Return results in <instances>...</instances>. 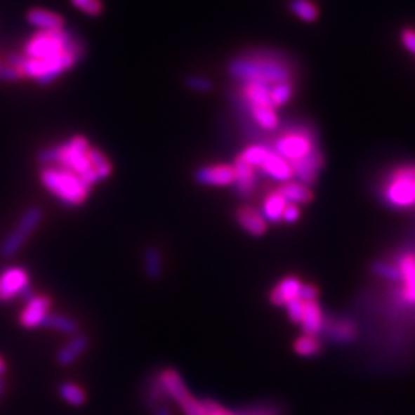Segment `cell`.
<instances>
[{
  "mask_svg": "<svg viewBox=\"0 0 415 415\" xmlns=\"http://www.w3.org/2000/svg\"><path fill=\"white\" fill-rule=\"evenodd\" d=\"M27 20L40 31L65 29V20L60 14L42 10V8H32V10H29L27 14Z\"/></svg>",
  "mask_w": 415,
  "mask_h": 415,
  "instance_id": "20",
  "label": "cell"
},
{
  "mask_svg": "<svg viewBox=\"0 0 415 415\" xmlns=\"http://www.w3.org/2000/svg\"><path fill=\"white\" fill-rule=\"evenodd\" d=\"M230 74L243 84L262 82L275 85L279 82H292V71L286 62L268 54L235 59L230 63Z\"/></svg>",
  "mask_w": 415,
  "mask_h": 415,
  "instance_id": "2",
  "label": "cell"
},
{
  "mask_svg": "<svg viewBox=\"0 0 415 415\" xmlns=\"http://www.w3.org/2000/svg\"><path fill=\"white\" fill-rule=\"evenodd\" d=\"M235 222L239 223L243 231L254 235V237H260L268 230V222L262 216L260 211L252 206H240L235 211Z\"/></svg>",
  "mask_w": 415,
  "mask_h": 415,
  "instance_id": "16",
  "label": "cell"
},
{
  "mask_svg": "<svg viewBox=\"0 0 415 415\" xmlns=\"http://www.w3.org/2000/svg\"><path fill=\"white\" fill-rule=\"evenodd\" d=\"M71 4L74 5L77 10L88 15H93V18L100 15V13L103 11V5L100 0H71Z\"/></svg>",
  "mask_w": 415,
  "mask_h": 415,
  "instance_id": "34",
  "label": "cell"
},
{
  "mask_svg": "<svg viewBox=\"0 0 415 415\" xmlns=\"http://www.w3.org/2000/svg\"><path fill=\"white\" fill-rule=\"evenodd\" d=\"M5 390H6L5 381H4V380H0V400H2V397H4V394H5Z\"/></svg>",
  "mask_w": 415,
  "mask_h": 415,
  "instance_id": "46",
  "label": "cell"
},
{
  "mask_svg": "<svg viewBox=\"0 0 415 415\" xmlns=\"http://www.w3.org/2000/svg\"><path fill=\"white\" fill-rule=\"evenodd\" d=\"M271 151V146L270 145H265V143H252L249 146H246L245 150L242 151L240 157L249 164L252 168H260L263 164V160L266 159L268 154Z\"/></svg>",
  "mask_w": 415,
  "mask_h": 415,
  "instance_id": "29",
  "label": "cell"
},
{
  "mask_svg": "<svg viewBox=\"0 0 415 415\" xmlns=\"http://www.w3.org/2000/svg\"><path fill=\"white\" fill-rule=\"evenodd\" d=\"M292 171H294V177L298 178L300 183L306 186H311L317 182V177H319L320 171L323 168V154L320 148H315L311 154L302 160L292 164Z\"/></svg>",
  "mask_w": 415,
  "mask_h": 415,
  "instance_id": "13",
  "label": "cell"
},
{
  "mask_svg": "<svg viewBox=\"0 0 415 415\" xmlns=\"http://www.w3.org/2000/svg\"><path fill=\"white\" fill-rule=\"evenodd\" d=\"M286 200H284L279 192H270L263 200V206H262V216L265 217L266 222L271 223H279L282 222L283 217V211L286 208Z\"/></svg>",
  "mask_w": 415,
  "mask_h": 415,
  "instance_id": "24",
  "label": "cell"
},
{
  "mask_svg": "<svg viewBox=\"0 0 415 415\" xmlns=\"http://www.w3.org/2000/svg\"><path fill=\"white\" fill-rule=\"evenodd\" d=\"M159 377L169 400H173L182 409L183 415H208L205 404L197 397H194L186 388L180 372L168 368L159 372Z\"/></svg>",
  "mask_w": 415,
  "mask_h": 415,
  "instance_id": "7",
  "label": "cell"
},
{
  "mask_svg": "<svg viewBox=\"0 0 415 415\" xmlns=\"http://www.w3.org/2000/svg\"><path fill=\"white\" fill-rule=\"evenodd\" d=\"M402 297H403L404 302L415 305V284H412V286H404L403 292H402Z\"/></svg>",
  "mask_w": 415,
  "mask_h": 415,
  "instance_id": "41",
  "label": "cell"
},
{
  "mask_svg": "<svg viewBox=\"0 0 415 415\" xmlns=\"http://www.w3.org/2000/svg\"><path fill=\"white\" fill-rule=\"evenodd\" d=\"M218 414H220V415H239L235 411H231V409L223 408L222 404H218Z\"/></svg>",
  "mask_w": 415,
  "mask_h": 415,
  "instance_id": "44",
  "label": "cell"
},
{
  "mask_svg": "<svg viewBox=\"0 0 415 415\" xmlns=\"http://www.w3.org/2000/svg\"><path fill=\"white\" fill-rule=\"evenodd\" d=\"M145 400H146V404H148V408L152 411H156L157 408H160V406H164L166 400H169L164 386H162L159 372L154 374L152 378H150L148 383H146Z\"/></svg>",
  "mask_w": 415,
  "mask_h": 415,
  "instance_id": "25",
  "label": "cell"
},
{
  "mask_svg": "<svg viewBox=\"0 0 415 415\" xmlns=\"http://www.w3.org/2000/svg\"><path fill=\"white\" fill-rule=\"evenodd\" d=\"M412 191H414V197H415V178H414V182H412Z\"/></svg>",
  "mask_w": 415,
  "mask_h": 415,
  "instance_id": "47",
  "label": "cell"
},
{
  "mask_svg": "<svg viewBox=\"0 0 415 415\" xmlns=\"http://www.w3.org/2000/svg\"><path fill=\"white\" fill-rule=\"evenodd\" d=\"M294 351L296 354L302 357H314L322 351V341L315 336H306L303 334L294 341Z\"/></svg>",
  "mask_w": 415,
  "mask_h": 415,
  "instance_id": "31",
  "label": "cell"
},
{
  "mask_svg": "<svg viewBox=\"0 0 415 415\" xmlns=\"http://www.w3.org/2000/svg\"><path fill=\"white\" fill-rule=\"evenodd\" d=\"M277 192H279L282 197L286 200V203H291V205H297V206L306 205V203L312 200L311 188L303 183H300V182L291 180V182L283 183Z\"/></svg>",
  "mask_w": 415,
  "mask_h": 415,
  "instance_id": "22",
  "label": "cell"
},
{
  "mask_svg": "<svg viewBox=\"0 0 415 415\" xmlns=\"http://www.w3.org/2000/svg\"><path fill=\"white\" fill-rule=\"evenodd\" d=\"M415 178V168L398 169L385 188V202L398 209L415 206L412 182Z\"/></svg>",
  "mask_w": 415,
  "mask_h": 415,
  "instance_id": "9",
  "label": "cell"
},
{
  "mask_svg": "<svg viewBox=\"0 0 415 415\" xmlns=\"http://www.w3.org/2000/svg\"><path fill=\"white\" fill-rule=\"evenodd\" d=\"M289 10L296 15V18L308 23L315 22L319 19V10H317V6L311 2V0H291Z\"/></svg>",
  "mask_w": 415,
  "mask_h": 415,
  "instance_id": "30",
  "label": "cell"
},
{
  "mask_svg": "<svg viewBox=\"0 0 415 415\" xmlns=\"http://www.w3.org/2000/svg\"><path fill=\"white\" fill-rule=\"evenodd\" d=\"M300 218V209L297 205H291V203H288L286 208H284L283 211V217L282 220L286 222V223H296Z\"/></svg>",
  "mask_w": 415,
  "mask_h": 415,
  "instance_id": "39",
  "label": "cell"
},
{
  "mask_svg": "<svg viewBox=\"0 0 415 415\" xmlns=\"http://www.w3.org/2000/svg\"><path fill=\"white\" fill-rule=\"evenodd\" d=\"M77 44V40L65 29L39 31L27 42L23 55L32 60H48L67 53Z\"/></svg>",
  "mask_w": 415,
  "mask_h": 415,
  "instance_id": "6",
  "label": "cell"
},
{
  "mask_svg": "<svg viewBox=\"0 0 415 415\" xmlns=\"http://www.w3.org/2000/svg\"><path fill=\"white\" fill-rule=\"evenodd\" d=\"M271 148L292 165L305 159L315 148H319V142H317V136L311 128L298 125L286 129L280 137H277Z\"/></svg>",
  "mask_w": 415,
  "mask_h": 415,
  "instance_id": "5",
  "label": "cell"
},
{
  "mask_svg": "<svg viewBox=\"0 0 415 415\" xmlns=\"http://www.w3.org/2000/svg\"><path fill=\"white\" fill-rule=\"evenodd\" d=\"M44 328L54 329L57 332L65 334V336H76L79 331V324L70 319V317L50 312L44 322Z\"/></svg>",
  "mask_w": 415,
  "mask_h": 415,
  "instance_id": "27",
  "label": "cell"
},
{
  "mask_svg": "<svg viewBox=\"0 0 415 415\" xmlns=\"http://www.w3.org/2000/svg\"><path fill=\"white\" fill-rule=\"evenodd\" d=\"M302 284L303 283L300 282L297 277H294V275L284 277L283 280H280L272 288L271 294H270L271 303L275 305V306H286L289 302H292V300L298 298L300 288H302Z\"/></svg>",
  "mask_w": 415,
  "mask_h": 415,
  "instance_id": "19",
  "label": "cell"
},
{
  "mask_svg": "<svg viewBox=\"0 0 415 415\" xmlns=\"http://www.w3.org/2000/svg\"><path fill=\"white\" fill-rule=\"evenodd\" d=\"M51 298L48 296H32L28 302H25V308L20 312L19 323L22 328L34 329L44 327V322L50 314Z\"/></svg>",
  "mask_w": 415,
  "mask_h": 415,
  "instance_id": "11",
  "label": "cell"
},
{
  "mask_svg": "<svg viewBox=\"0 0 415 415\" xmlns=\"http://www.w3.org/2000/svg\"><path fill=\"white\" fill-rule=\"evenodd\" d=\"M40 182L48 192L67 206L82 205L91 190L77 174L60 166H44L40 171Z\"/></svg>",
  "mask_w": 415,
  "mask_h": 415,
  "instance_id": "4",
  "label": "cell"
},
{
  "mask_svg": "<svg viewBox=\"0 0 415 415\" xmlns=\"http://www.w3.org/2000/svg\"><path fill=\"white\" fill-rule=\"evenodd\" d=\"M84 55V45L77 44L68 50L53 59L48 60H32L27 59L25 55H11L8 57V65L18 68L23 77L34 79L40 85H50L57 77H60L65 71L71 70L74 65L82 59Z\"/></svg>",
  "mask_w": 415,
  "mask_h": 415,
  "instance_id": "3",
  "label": "cell"
},
{
  "mask_svg": "<svg viewBox=\"0 0 415 415\" xmlns=\"http://www.w3.org/2000/svg\"><path fill=\"white\" fill-rule=\"evenodd\" d=\"M89 346V340L84 334H76L72 336L65 346L59 349V353L55 354V363L65 368V366H71L79 357H82Z\"/></svg>",
  "mask_w": 415,
  "mask_h": 415,
  "instance_id": "18",
  "label": "cell"
},
{
  "mask_svg": "<svg viewBox=\"0 0 415 415\" xmlns=\"http://www.w3.org/2000/svg\"><path fill=\"white\" fill-rule=\"evenodd\" d=\"M258 169L263 171V174H266L268 177L274 178V180H279V182H291L292 178H294V171H292V166L288 160H284L283 157H280L279 154H275L271 148L270 154H268L266 159L263 160L262 166Z\"/></svg>",
  "mask_w": 415,
  "mask_h": 415,
  "instance_id": "17",
  "label": "cell"
},
{
  "mask_svg": "<svg viewBox=\"0 0 415 415\" xmlns=\"http://www.w3.org/2000/svg\"><path fill=\"white\" fill-rule=\"evenodd\" d=\"M154 415H173V414H171L168 406L164 404V406H160V408H157L156 411H154Z\"/></svg>",
  "mask_w": 415,
  "mask_h": 415,
  "instance_id": "43",
  "label": "cell"
},
{
  "mask_svg": "<svg viewBox=\"0 0 415 415\" xmlns=\"http://www.w3.org/2000/svg\"><path fill=\"white\" fill-rule=\"evenodd\" d=\"M94 150L86 137L74 136L67 142L42 150L37 154V160L44 166L70 169L85 183L93 186L97 182H102L94 165Z\"/></svg>",
  "mask_w": 415,
  "mask_h": 415,
  "instance_id": "1",
  "label": "cell"
},
{
  "mask_svg": "<svg viewBox=\"0 0 415 415\" xmlns=\"http://www.w3.org/2000/svg\"><path fill=\"white\" fill-rule=\"evenodd\" d=\"M286 312H288V317L289 320L292 323H300V320H302V315H303V309H305V303L302 302L300 298H296L292 300V302H289L286 306Z\"/></svg>",
  "mask_w": 415,
  "mask_h": 415,
  "instance_id": "36",
  "label": "cell"
},
{
  "mask_svg": "<svg viewBox=\"0 0 415 415\" xmlns=\"http://www.w3.org/2000/svg\"><path fill=\"white\" fill-rule=\"evenodd\" d=\"M5 372H6V363H5V360L2 359V357H0V380H4Z\"/></svg>",
  "mask_w": 415,
  "mask_h": 415,
  "instance_id": "45",
  "label": "cell"
},
{
  "mask_svg": "<svg viewBox=\"0 0 415 415\" xmlns=\"http://www.w3.org/2000/svg\"><path fill=\"white\" fill-rule=\"evenodd\" d=\"M186 86L195 93H208L213 89V82L208 77L203 76H190L186 77Z\"/></svg>",
  "mask_w": 415,
  "mask_h": 415,
  "instance_id": "35",
  "label": "cell"
},
{
  "mask_svg": "<svg viewBox=\"0 0 415 415\" xmlns=\"http://www.w3.org/2000/svg\"><path fill=\"white\" fill-rule=\"evenodd\" d=\"M371 270L374 274H377L378 277H383L386 280L390 282H402V274L398 271L397 265L388 263V262H374Z\"/></svg>",
  "mask_w": 415,
  "mask_h": 415,
  "instance_id": "33",
  "label": "cell"
},
{
  "mask_svg": "<svg viewBox=\"0 0 415 415\" xmlns=\"http://www.w3.org/2000/svg\"><path fill=\"white\" fill-rule=\"evenodd\" d=\"M292 94H294V85L292 82H279L271 86V103L274 108H280L286 105Z\"/></svg>",
  "mask_w": 415,
  "mask_h": 415,
  "instance_id": "32",
  "label": "cell"
},
{
  "mask_svg": "<svg viewBox=\"0 0 415 415\" xmlns=\"http://www.w3.org/2000/svg\"><path fill=\"white\" fill-rule=\"evenodd\" d=\"M239 415H286V409L282 403L265 400L243 406V408L235 411Z\"/></svg>",
  "mask_w": 415,
  "mask_h": 415,
  "instance_id": "26",
  "label": "cell"
},
{
  "mask_svg": "<svg viewBox=\"0 0 415 415\" xmlns=\"http://www.w3.org/2000/svg\"><path fill=\"white\" fill-rule=\"evenodd\" d=\"M44 220V209L40 206H29L23 211L18 225L14 230L4 239L0 245V257L13 258L15 254L25 246L29 235L36 231V228Z\"/></svg>",
  "mask_w": 415,
  "mask_h": 415,
  "instance_id": "8",
  "label": "cell"
},
{
  "mask_svg": "<svg viewBox=\"0 0 415 415\" xmlns=\"http://www.w3.org/2000/svg\"><path fill=\"white\" fill-rule=\"evenodd\" d=\"M194 180L205 186H230L234 183L232 165H206L194 173Z\"/></svg>",
  "mask_w": 415,
  "mask_h": 415,
  "instance_id": "12",
  "label": "cell"
},
{
  "mask_svg": "<svg viewBox=\"0 0 415 415\" xmlns=\"http://www.w3.org/2000/svg\"><path fill=\"white\" fill-rule=\"evenodd\" d=\"M0 65H2V62H0Z\"/></svg>",
  "mask_w": 415,
  "mask_h": 415,
  "instance_id": "48",
  "label": "cell"
},
{
  "mask_svg": "<svg viewBox=\"0 0 415 415\" xmlns=\"http://www.w3.org/2000/svg\"><path fill=\"white\" fill-rule=\"evenodd\" d=\"M203 404H205V409L208 412V415H220L218 414V403L211 400V398H205V400H202Z\"/></svg>",
  "mask_w": 415,
  "mask_h": 415,
  "instance_id": "42",
  "label": "cell"
},
{
  "mask_svg": "<svg viewBox=\"0 0 415 415\" xmlns=\"http://www.w3.org/2000/svg\"><path fill=\"white\" fill-rule=\"evenodd\" d=\"M298 298L302 300L303 303L317 302V298H319V289H317L314 284H302V288H300Z\"/></svg>",
  "mask_w": 415,
  "mask_h": 415,
  "instance_id": "38",
  "label": "cell"
},
{
  "mask_svg": "<svg viewBox=\"0 0 415 415\" xmlns=\"http://www.w3.org/2000/svg\"><path fill=\"white\" fill-rule=\"evenodd\" d=\"M23 79V74L18 70L11 67V65H0V80L2 82H18V80Z\"/></svg>",
  "mask_w": 415,
  "mask_h": 415,
  "instance_id": "37",
  "label": "cell"
},
{
  "mask_svg": "<svg viewBox=\"0 0 415 415\" xmlns=\"http://www.w3.org/2000/svg\"><path fill=\"white\" fill-rule=\"evenodd\" d=\"M303 334L306 336H319L324 324V315L319 302H308L305 303L302 320H300Z\"/></svg>",
  "mask_w": 415,
  "mask_h": 415,
  "instance_id": "21",
  "label": "cell"
},
{
  "mask_svg": "<svg viewBox=\"0 0 415 415\" xmlns=\"http://www.w3.org/2000/svg\"><path fill=\"white\" fill-rule=\"evenodd\" d=\"M34 296L31 291L29 274L22 266H10L0 272V303H8L15 297L23 298V302Z\"/></svg>",
  "mask_w": 415,
  "mask_h": 415,
  "instance_id": "10",
  "label": "cell"
},
{
  "mask_svg": "<svg viewBox=\"0 0 415 415\" xmlns=\"http://www.w3.org/2000/svg\"><path fill=\"white\" fill-rule=\"evenodd\" d=\"M143 270L150 280H159L164 274V257H162V251L157 246L148 245L145 248Z\"/></svg>",
  "mask_w": 415,
  "mask_h": 415,
  "instance_id": "23",
  "label": "cell"
},
{
  "mask_svg": "<svg viewBox=\"0 0 415 415\" xmlns=\"http://www.w3.org/2000/svg\"><path fill=\"white\" fill-rule=\"evenodd\" d=\"M402 44L406 50L415 55V29H404L402 32Z\"/></svg>",
  "mask_w": 415,
  "mask_h": 415,
  "instance_id": "40",
  "label": "cell"
},
{
  "mask_svg": "<svg viewBox=\"0 0 415 415\" xmlns=\"http://www.w3.org/2000/svg\"><path fill=\"white\" fill-rule=\"evenodd\" d=\"M59 395L65 403H68L71 406H82L86 403V394L82 389V386H79L76 383H71V381H63V383L59 385Z\"/></svg>",
  "mask_w": 415,
  "mask_h": 415,
  "instance_id": "28",
  "label": "cell"
},
{
  "mask_svg": "<svg viewBox=\"0 0 415 415\" xmlns=\"http://www.w3.org/2000/svg\"><path fill=\"white\" fill-rule=\"evenodd\" d=\"M234 183L235 185V192H237L240 197H249V195L254 192V188L257 185V176H256V168H252L249 164H246L240 156L234 162Z\"/></svg>",
  "mask_w": 415,
  "mask_h": 415,
  "instance_id": "15",
  "label": "cell"
},
{
  "mask_svg": "<svg viewBox=\"0 0 415 415\" xmlns=\"http://www.w3.org/2000/svg\"><path fill=\"white\" fill-rule=\"evenodd\" d=\"M322 332L324 334V337L337 345H348L357 337L355 324L348 319H324Z\"/></svg>",
  "mask_w": 415,
  "mask_h": 415,
  "instance_id": "14",
  "label": "cell"
}]
</instances>
